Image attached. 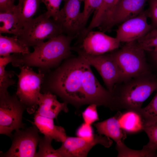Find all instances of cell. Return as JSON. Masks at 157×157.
Here are the masks:
<instances>
[{"instance_id": "6da1fadb", "label": "cell", "mask_w": 157, "mask_h": 157, "mask_svg": "<svg viewBox=\"0 0 157 157\" xmlns=\"http://www.w3.org/2000/svg\"><path fill=\"white\" fill-rule=\"evenodd\" d=\"M85 63L79 56L65 59L55 69L45 74L41 92L55 94L79 108L83 105L82 79Z\"/></svg>"}, {"instance_id": "7a4b0ae2", "label": "cell", "mask_w": 157, "mask_h": 157, "mask_svg": "<svg viewBox=\"0 0 157 157\" xmlns=\"http://www.w3.org/2000/svg\"><path fill=\"white\" fill-rule=\"evenodd\" d=\"M74 38L61 34L34 46L32 52L25 54H14L11 64L15 67H37L38 71L45 74L72 56L71 44Z\"/></svg>"}, {"instance_id": "3957f363", "label": "cell", "mask_w": 157, "mask_h": 157, "mask_svg": "<svg viewBox=\"0 0 157 157\" xmlns=\"http://www.w3.org/2000/svg\"><path fill=\"white\" fill-rule=\"evenodd\" d=\"M119 83L121 86H115L113 93L119 109L138 111L157 89V78L150 72Z\"/></svg>"}, {"instance_id": "277c9868", "label": "cell", "mask_w": 157, "mask_h": 157, "mask_svg": "<svg viewBox=\"0 0 157 157\" xmlns=\"http://www.w3.org/2000/svg\"><path fill=\"white\" fill-rule=\"evenodd\" d=\"M113 51L110 54L120 73L118 83L150 72L145 51L139 46L136 41L126 43L121 49Z\"/></svg>"}, {"instance_id": "5b68a950", "label": "cell", "mask_w": 157, "mask_h": 157, "mask_svg": "<svg viewBox=\"0 0 157 157\" xmlns=\"http://www.w3.org/2000/svg\"><path fill=\"white\" fill-rule=\"evenodd\" d=\"M62 33L63 31L58 23L44 13L25 22L17 36L30 48Z\"/></svg>"}, {"instance_id": "8992f818", "label": "cell", "mask_w": 157, "mask_h": 157, "mask_svg": "<svg viewBox=\"0 0 157 157\" xmlns=\"http://www.w3.org/2000/svg\"><path fill=\"white\" fill-rule=\"evenodd\" d=\"M16 94L25 106L28 113L35 112L38 108L41 88L45 74L38 71L35 72L31 67L23 66L19 67Z\"/></svg>"}, {"instance_id": "52a82bcc", "label": "cell", "mask_w": 157, "mask_h": 157, "mask_svg": "<svg viewBox=\"0 0 157 157\" xmlns=\"http://www.w3.org/2000/svg\"><path fill=\"white\" fill-rule=\"evenodd\" d=\"M90 66L86 62L83 73L82 93L83 105L94 104L107 107L112 111L119 110L114 94L101 84Z\"/></svg>"}, {"instance_id": "ba28073f", "label": "cell", "mask_w": 157, "mask_h": 157, "mask_svg": "<svg viewBox=\"0 0 157 157\" xmlns=\"http://www.w3.org/2000/svg\"><path fill=\"white\" fill-rule=\"evenodd\" d=\"M26 107L16 93H0V133L12 136L14 130L25 128L22 115Z\"/></svg>"}, {"instance_id": "9c48e42d", "label": "cell", "mask_w": 157, "mask_h": 157, "mask_svg": "<svg viewBox=\"0 0 157 157\" xmlns=\"http://www.w3.org/2000/svg\"><path fill=\"white\" fill-rule=\"evenodd\" d=\"M72 50L75 51L87 63L96 69L107 89L113 93L115 85L119 82L120 73L110 53L94 56L86 54L77 47L72 48Z\"/></svg>"}, {"instance_id": "30bf717a", "label": "cell", "mask_w": 157, "mask_h": 157, "mask_svg": "<svg viewBox=\"0 0 157 157\" xmlns=\"http://www.w3.org/2000/svg\"><path fill=\"white\" fill-rule=\"evenodd\" d=\"M36 126L15 130L11 147L1 157H35L36 148L41 137Z\"/></svg>"}, {"instance_id": "8fae6325", "label": "cell", "mask_w": 157, "mask_h": 157, "mask_svg": "<svg viewBox=\"0 0 157 157\" xmlns=\"http://www.w3.org/2000/svg\"><path fill=\"white\" fill-rule=\"evenodd\" d=\"M64 4L55 20L64 33L74 38L79 36L85 29L82 12L83 0H64Z\"/></svg>"}, {"instance_id": "7c38bea8", "label": "cell", "mask_w": 157, "mask_h": 157, "mask_svg": "<svg viewBox=\"0 0 157 157\" xmlns=\"http://www.w3.org/2000/svg\"><path fill=\"white\" fill-rule=\"evenodd\" d=\"M81 45L77 47L85 53L91 55H99L112 51L118 48L120 42L115 37L106 34L102 31L85 30L79 36Z\"/></svg>"}, {"instance_id": "4fadbf2b", "label": "cell", "mask_w": 157, "mask_h": 157, "mask_svg": "<svg viewBox=\"0 0 157 157\" xmlns=\"http://www.w3.org/2000/svg\"><path fill=\"white\" fill-rule=\"evenodd\" d=\"M113 143V141L110 138L100 134H94V138L90 140L78 137L67 136L58 150L62 157H85L96 145L100 144L108 148Z\"/></svg>"}, {"instance_id": "5bb4252c", "label": "cell", "mask_w": 157, "mask_h": 157, "mask_svg": "<svg viewBox=\"0 0 157 157\" xmlns=\"http://www.w3.org/2000/svg\"><path fill=\"white\" fill-rule=\"evenodd\" d=\"M147 10L122 23L116 31L115 38L120 42L136 41L153 29L147 22Z\"/></svg>"}, {"instance_id": "9a60e30c", "label": "cell", "mask_w": 157, "mask_h": 157, "mask_svg": "<svg viewBox=\"0 0 157 157\" xmlns=\"http://www.w3.org/2000/svg\"><path fill=\"white\" fill-rule=\"evenodd\" d=\"M147 0H120L110 14L103 31L140 14L144 11Z\"/></svg>"}, {"instance_id": "2e32d148", "label": "cell", "mask_w": 157, "mask_h": 157, "mask_svg": "<svg viewBox=\"0 0 157 157\" xmlns=\"http://www.w3.org/2000/svg\"><path fill=\"white\" fill-rule=\"evenodd\" d=\"M122 113L118 112L113 117L94 124L97 131L113 140L116 143V148L123 147L124 141L126 137V132L122 128L119 118Z\"/></svg>"}, {"instance_id": "e0dca14e", "label": "cell", "mask_w": 157, "mask_h": 157, "mask_svg": "<svg viewBox=\"0 0 157 157\" xmlns=\"http://www.w3.org/2000/svg\"><path fill=\"white\" fill-rule=\"evenodd\" d=\"M67 103H61L57 99L56 96L50 92L41 93L38 102V106L35 113L44 117L56 119L62 111H68Z\"/></svg>"}, {"instance_id": "ac0fdd59", "label": "cell", "mask_w": 157, "mask_h": 157, "mask_svg": "<svg viewBox=\"0 0 157 157\" xmlns=\"http://www.w3.org/2000/svg\"><path fill=\"white\" fill-rule=\"evenodd\" d=\"M34 121V124L44 136L62 142L67 138V136L64 128L55 125L53 119L42 116L35 113Z\"/></svg>"}, {"instance_id": "d6986e66", "label": "cell", "mask_w": 157, "mask_h": 157, "mask_svg": "<svg viewBox=\"0 0 157 157\" xmlns=\"http://www.w3.org/2000/svg\"><path fill=\"white\" fill-rule=\"evenodd\" d=\"M30 52L29 47L22 42L17 36L10 37L0 34V56L11 53L25 54Z\"/></svg>"}, {"instance_id": "ffe728a7", "label": "cell", "mask_w": 157, "mask_h": 157, "mask_svg": "<svg viewBox=\"0 0 157 157\" xmlns=\"http://www.w3.org/2000/svg\"><path fill=\"white\" fill-rule=\"evenodd\" d=\"M14 11L19 23L23 27L24 23L33 18L39 8L40 0H18Z\"/></svg>"}, {"instance_id": "44dd1931", "label": "cell", "mask_w": 157, "mask_h": 157, "mask_svg": "<svg viewBox=\"0 0 157 157\" xmlns=\"http://www.w3.org/2000/svg\"><path fill=\"white\" fill-rule=\"evenodd\" d=\"M115 0H103L100 8L93 14L85 31H88L98 27L101 30L105 25L112 11Z\"/></svg>"}, {"instance_id": "7402d4cb", "label": "cell", "mask_w": 157, "mask_h": 157, "mask_svg": "<svg viewBox=\"0 0 157 157\" xmlns=\"http://www.w3.org/2000/svg\"><path fill=\"white\" fill-rule=\"evenodd\" d=\"M22 28L14 9L0 12V34H8L18 36Z\"/></svg>"}, {"instance_id": "603a6c76", "label": "cell", "mask_w": 157, "mask_h": 157, "mask_svg": "<svg viewBox=\"0 0 157 157\" xmlns=\"http://www.w3.org/2000/svg\"><path fill=\"white\" fill-rule=\"evenodd\" d=\"M119 121L121 127L126 132L133 133L143 130V119L136 111L127 110L124 113H122Z\"/></svg>"}, {"instance_id": "cb8c5ba5", "label": "cell", "mask_w": 157, "mask_h": 157, "mask_svg": "<svg viewBox=\"0 0 157 157\" xmlns=\"http://www.w3.org/2000/svg\"><path fill=\"white\" fill-rule=\"evenodd\" d=\"M156 93L149 104L136 112L142 117L144 124L157 122V89Z\"/></svg>"}, {"instance_id": "d4e9b609", "label": "cell", "mask_w": 157, "mask_h": 157, "mask_svg": "<svg viewBox=\"0 0 157 157\" xmlns=\"http://www.w3.org/2000/svg\"><path fill=\"white\" fill-rule=\"evenodd\" d=\"M53 140L45 136L41 137L38 143L39 149L35 157H62L58 149H55L52 146Z\"/></svg>"}, {"instance_id": "484cf974", "label": "cell", "mask_w": 157, "mask_h": 157, "mask_svg": "<svg viewBox=\"0 0 157 157\" xmlns=\"http://www.w3.org/2000/svg\"><path fill=\"white\" fill-rule=\"evenodd\" d=\"M143 130L149 138L148 143L143 149L151 152L156 153L157 150V122L144 124Z\"/></svg>"}, {"instance_id": "4316f807", "label": "cell", "mask_w": 157, "mask_h": 157, "mask_svg": "<svg viewBox=\"0 0 157 157\" xmlns=\"http://www.w3.org/2000/svg\"><path fill=\"white\" fill-rule=\"evenodd\" d=\"M136 42L145 51L152 52L157 49V28L152 29Z\"/></svg>"}, {"instance_id": "83f0119b", "label": "cell", "mask_w": 157, "mask_h": 157, "mask_svg": "<svg viewBox=\"0 0 157 157\" xmlns=\"http://www.w3.org/2000/svg\"><path fill=\"white\" fill-rule=\"evenodd\" d=\"M5 67L0 66V93L8 92V88L15 83V81L12 78L15 72L6 70Z\"/></svg>"}, {"instance_id": "f1b7e54d", "label": "cell", "mask_w": 157, "mask_h": 157, "mask_svg": "<svg viewBox=\"0 0 157 157\" xmlns=\"http://www.w3.org/2000/svg\"><path fill=\"white\" fill-rule=\"evenodd\" d=\"M103 0H83L84 6L82 12L84 23L86 26L90 17L100 7Z\"/></svg>"}, {"instance_id": "f546056e", "label": "cell", "mask_w": 157, "mask_h": 157, "mask_svg": "<svg viewBox=\"0 0 157 157\" xmlns=\"http://www.w3.org/2000/svg\"><path fill=\"white\" fill-rule=\"evenodd\" d=\"M45 5L47 10L45 13L49 18L55 19L60 11L61 2L64 0H40Z\"/></svg>"}, {"instance_id": "4dcf8cb0", "label": "cell", "mask_w": 157, "mask_h": 157, "mask_svg": "<svg viewBox=\"0 0 157 157\" xmlns=\"http://www.w3.org/2000/svg\"><path fill=\"white\" fill-rule=\"evenodd\" d=\"M97 106L94 104H90L82 112V117L85 123L91 125L99 120Z\"/></svg>"}, {"instance_id": "1f68e13d", "label": "cell", "mask_w": 157, "mask_h": 157, "mask_svg": "<svg viewBox=\"0 0 157 157\" xmlns=\"http://www.w3.org/2000/svg\"><path fill=\"white\" fill-rule=\"evenodd\" d=\"M76 134L77 137L88 140H92L94 135L91 125L85 122L78 128L76 132Z\"/></svg>"}, {"instance_id": "d6a6232c", "label": "cell", "mask_w": 157, "mask_h": 157, "mask_svg": "<svg viewBox=\"0 0 157 157\" xmlns=\"http://www.w3.org/2000/svg\"><path fill=\"white\" fill-rule=\"evenodd\" d=\"M149 7L147 11L148 17L151 20L153 29L157 28V0H148Z\"/></svg>"}, {"instance_id": "836d02e7", "label": "cell", "mask_w": 157, "mask_h": 157, "mask_svg": "<svg viewBox=\"0 0 157 157\" xmlns=\"http://www.w3.org/2000/svg\"><path fill=\"white\" fill-rule=\"evenodd\" d=\"M16 0H0V12H6L13 10Z\"/></svg>"}, {"instance_id": "e575fe53", "label": "cell", "mask_w": 157, "mask_h": 157, "mask_svg": "<svg viewBox=\"0 0 157 157\" xmlns=\"http://www.w3.org/2000/svg\"><path fill=\"white\" fill-rule=\"evenodd\" d=\"M13 60V54L0 57V66H6L9 63H12Z\"/></svg>"}, {"instance_id": "d590c367", "label": "cell", "mask_w": 157, "mask_h": 157, "mask_svg": "<svg viewBox=\"0 0 157 157\" xmlns=\"http://www.w3.org/2000/svg\"><path fill=\"white\" fill-rule=\"evenodd\" d=\"M151 52L153 59L157 65V49Z\"/></svg>"}, {"instance_id": "8d00e7d4", "label": "cell", "mask_w": 157, "mask_h": 157, "mask_svg": "<svg viewBox=\"0 0 157 157\" xmlns=\"http://www.w3.org/2000/svg\"><path fill=\"white\" fill-rule=\"evenodd\" d=\"M120 0H115L114 3L113 4V7L112 8V11L113 10L116 4H117V3Z\"/></svg>"}]
</instances>
